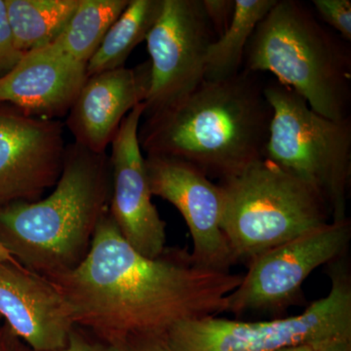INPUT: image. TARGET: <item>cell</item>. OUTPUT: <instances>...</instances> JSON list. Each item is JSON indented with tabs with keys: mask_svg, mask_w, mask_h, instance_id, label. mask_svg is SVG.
<instances>
[{
	"mask_svg": "<svg viewBox=\"0 0 351 351\" xmlns=\"http://www.w3.org/2000/svg\"><path fill=\"white\" fill-rule=\"evenodd\" d=\"M242 277L198 265L180 247L145 257L123 239L108 210L86 258L50 281L76 327L115 346L131 337L166 336L179 323L226 313Z\"/></svg>",
	"mask_w": 351,
	"mask_h": 351,
	"instance_id": "1",
	"label": "cell"
},
{
	"mask_svg": "<svg viewBox=\"0 0 351 351\" xmlns=\"http://www.w3.org/2000/svg\"><path fill=\"white\" fill-rule=\"evenodd\" d=\"M260 73L242 69L228 80H204L175 105L144 117L145 154L182 159L219 181L265 158L272 108Z\"/></svg>",
	"mask_w": 351,
	"mask_h": 351,
	"instance_id": "2",
	"label": "cell"
},
{
	"mask_svg": "<svg viewBox=\"0 0 351 351\" xmlns=\"http://www.w3.org/2000/svg\"><path fill=\"white\" fill-rule=\"evenodd\" d=\"M54 191L34 202L0 206V244L25 269L50 279L83 262L112 193L110 156L66 145Z\"/></svg>",
	"mask_w": 351,
	"mask_h": 351,
	"instance_id": "3",
	"label": "cell"
},
{
	"mask_svg": "<svg viewBox=\"0 0 351 351\" xmlns=\"http://www.w3.org/2000/svg\"><path fill=\"white\" fill-rule=\"evenodd\" d=\"M243 69L272 73L322 117H351L350 43L304 2L277 0L247 45Z\"/></svg>",
	"mask_w": 351,
	"mask_h": 351,
	"instance_id": "4",
	"label": "cell"
},
{
	"mask_svg": "<svg viewBox=\"0 0 351 351\" xmlns=\"http://www.w3.org/2000/svg\"><path fill=\"white\" fill-rule=\"evenodd\" d=\"M221 228L237 263L249 261L331 221L322 197L269 159L219 182Z\"/></svg>",
	"mask_w": 351,
	"mask_h": 351,
	"instance_id": "5",
	"label": "cell"
},
{
	"mask_svg": "<svg viewBox=\"0 0 351 351\" xmlns=\"http://www.w3.org/2000/svg\"><path fill=\"white\" fill-rule=\"evenodd\" d=\"M265 93L272 108L265 158L313 188L326 203L331 221L348 219L351 117H322L277 80L265 83Z\"/></svg>",
	"mask_w": 351,
	"mask_h": 351,
	"instance_id": "6",
	"label": "cell"
},
{
	"mask_svg": "<svg viewBox=\"0 0 351 351\" xmlns=\"http://www.w3.org/2000/svg\"><path fill=\"white\" fill-rule=\"evenodd\" d=\"M346 255L328 265L331 288L304 313L267 321L210 316L179 323L166 334L172 351H278L351 338V272Z\"/></svg>",
	"mask_w": 351,
	"mask_h": 351,
	"instance_id": "7",
	"label": "cell"
},
{
	"mask_svg": "<svg viewBox=\"0 0 351 351\" xmlns=\"http://www.w3.org/2000/svg\"><path fill=\"white\" fill-rule=\"evenodd\" d=\"M351 221H330L251 258L248 271L228 297L226 313H277L301 297L304 281L348 253Z\"/></svg>",
	"mask_w": 351,
	"mask_h": 351,
	"instance_id": "8",
	"label": "cell"
},
{
	"mask_svg": "<svg viewBox=\"0 0 351 351\" xmlns=\"http://www.w3.org/2000/svg\"><path fill=\"white\" fill-rule=\"evenodd\" d=\"M216 38L202 0H163L145 39L151 82L143 119L175 105L204 82L208 50Z\"/></svg>",
	"mask_w": 351,
	"mask_h": 351,
	"instance_id": "9",
	"label": "cell"
},
{
	"mask_svg": "<svg viewBox=\"0 0 351 351\" xmlns=\"http://www.w3.org/2000/svg\"><path fill=\"white\" fill-rule=\"evenodd\" d=\"M66 149L59 120L0 104V206L41 199L61 177Z\"/></svg>",
	"mask_w": 351,
	"mask_h": 351,
	"instance_id": "10",
	"label": "cell"
},
{
	"mask_svg": "<svg viewBox=\"0 0 351 351\" xmlns=\"http://www.w3.org/2000/svg\"><path fill=\"white\" fill-rule=\"evenodd\" d=\"M145 166L152 196L168 201L186 221L195 262L208 269L230 271L237 261L221 228V186L193 164L176 157L147 154Z\"/></svg>",
	"mask_w": 351,
	"mask_h": 351,
	"instance_id": "11",
	"label": "cell"
},
{
	"mask_svg": "<svg viewBox=\"0 0 351 351\" xmlns=\"http://www.w3.org/2000/svg\"><path fill=\"white\" fill-rule=\"evenodd\" d=\"M144 110L143 104L134 108L122 120L110 144L112 193L108 212L123 239L136 251L156 258L166 249V223L152 202L138 142Z\"/></svg>",
	"mask_w": 351,
	"mask_h": 351,
	"instance_id": "12",
	"label": "cell"
},
{
	"mask_svg": "<svg viewBox=\"0 0 351 351\" xmlns=\"http://www.w3.org/2000/svg\"><path fill=\"white\" fill-rule=\"evenodd\" d=\"M0 315L36 351H63L75 327L56 285L16 261L0 263Z\"/></svg>",
	"mask_w": 351,
	"mask_h": 351,
	"instance_id": "13",
	"label": "cell"
},
{
	"mask_svg": "<svg viewBox=\"0 0 351 351\" xmlns=\"http://www.w3.org/2000/svg\"><path fill=\"white\" fill-rule=\"evenodd\" d=\"M151 82L149 62L88 76L66 115L76 144L104 154L124 117L144 103Z\"/></svg>",
	"mask_w": 351,
	"mask_h": 351,
	"instance_id": "14",
	"label": "cell"
},
{
	"mask_svg": "<svg viewBox=\"0 0 351 351\" xmlns=\"http://www.w3.org/2000/svg\"><path fill=\"white\" fill-rule=\"evenodd\" d=\"M87 77L86 64L49 44L25 53L0 77V104L32 117L60 119L68 115Z\"/></svg>",
	"mask_w": 351,
	"mask_h": 351,
	"instance_id": "15",
	"label": "cell"
},
{
	"mask_svg": "<svg viewBox=\"0 0 351 351\" xmlns=\"http://www.w3.org/2000/svg\"><path fill=\"white\" fill-rule=\"evenodd\" d=\"M80 0H4L14 44L22 54L54 43Z\"/></svg>",
	"mask_w": 351,
	"mask_h": 351,
	"instance_id": "16",
	"label": "cell"
},
{
	"mask_svg": "<svg viewBox=\"0 0 351 351\" xmlns=\"http://www.w3.org/2000/svg\"><path fill=\"white\" fill-rule=\"evenodd\" d=\"M162 4L163 0H130L88 62L87 76L125 66L132 51L147 39Z\"/></svg>",
	"mask_w": 351,
	"mask_h": 351,
	"instance_id": "17",
	"label": "cell"
},
{
	"mask_svg": "<svg viewBox=\"0 0 351 351\" xmlns=\"http://www.w3.org/2000/svg\"><path fill=\"white\" fill-rule=\"evenodd\" d=\"M230 27L215 39L208 50L205 80L217 82L237 75L243 69L245 51L261 21L277 0H234Z\"/></svg>",
	"mask_w": 351,
	"mask_h": 351,
	"instance_id": "18",
	"label": "cell"
},
{
	"mask_svg": "<svg viewBox=\"0 0 351 351\" xmlns=\"http://www.w3.org/2000/svg\"><path fill=\"white\" fill-rule=\"evenodd\" d=\"M129 2L130 0H80L66 29L51 44L78 63L87 64Z\"/></svg>",
	"mask_w": 351,
	"mask_h": 351,
	"instance_id": "19",
	"label": "cell"
},
{
	"mask_svg": "<svg viewBox=\"0 0 351 351\" xmlns=\"http://www.w3.org/2000/svg\"><path fill=\"white\" fill-rule=\"evenodd\" d=\"M313 11L341 38L351 41L350 0H313Z\"/></svg>",
	"mask_w": 351,
	"mask_h": 351,
	"instance_id": "20",
	"label": "cell"
},
{
	"mask_svg": "<svg viewBox=\"0 0 351 351\" xmlns=\"http://www.w3.org/2000/svg\"><path fill=\"white\" fill-rule=\"evenodd\" d=\"M23 56L14 44L4 0H0V77L9 73Z\"/></svg>",
	"mask_w": 351,
	"mask_h": 351,
	"instance_id": "21",
	"label": "cell"
},
{
	"mask_svg": "<svg viewBox=\"0 0 351 351\" xmlns=\"http://www.w3.org/2000/svg\"><path fill=\"white\" fill-rule=\"evenodd\" d=\"M203 8L217 38L230 27L234 14V0H202Z\"/></svg>",
	"mask_w": 351,
	"mask_h": 351,
	"instance_id": "22",
	"label": "cell"
},
{
	"mask_svg": "<svg viewBox=\"0 0 351 351\" xmlns=\"http://www.w3.org/2000/svg\"><path fill=\"white\" fill-rule=\"evenodd\" d=\"M112 346L119 351H172L165 336L158 335L131 337Z\"/></svg>",
	"mask_w": 351,
	"mask_h": 351,
	"instance_id": "23",
	"label": "cell"
},
{
	"mask_svg": "<svg viewBox=\"0 0 351 351\" xmlns=\"http://www.w3.org/2000/svg\"><path fill=\"white\" fill-rule=\"evenodd\" d=\"M63 351H119L80 327L73 328Z\"/></svg>",
	"mask_w": 351,
	"mask_h": 351,
	"instance_id": "24",
	"label": "cell"
},
{
	"mask_svg": "<svg viewBox=\"0 0 351 351\" xmlns=\"http://www.w3.org/2000/svg\"><path fill=\"white\" fill-rule=\"evenodd\" d=\"M0 351H36L16 337L5 323L0 326Z\"/></svg>",
	"mask_w": 351,
	"mask_h": 351,
	"instance_id": "25",
	"label": "cell"
},
{
	"mask_svg": "<svg viewBox=\"0 0 351 351\" xmlns=\"http://www.w3.org/2000/svg\"><path fill=\"white\" fill-rule=\"evenodd\" d=\"M316 351H351V338L331 339L322 343Z\"/></svg>",
	"mask_w": 351,
	"mask_h": 351,
	"instance_id": "26",
	"label": "cell"
},
{
	"mask_svg": "<svg viewBox=\"0 0 351 351\" xmlns=\"http://www.w3.org/2000/svg\"><path fill=\"white\" fill-rule=\"evenodd\" d=\"M326 343V341H325ZM324 343H307V345H301L297 346H292V348H284V350H278V351H316L317 348H319L321 345Z\"/></svg>",
	"mask_w": 351,
	"mask_h": 351,
	"instance_id": "27",
	"label": "cell"
},
{
	"mask_svg": "<svg viewBox=\"0 0 351 351\" xmlns=\"http://www.w3.org/2000/svg\"><path fill=\"white\" fill-rule=\"evenodd\" d=\"M12 261L15 260L11 257V255L8 253V251H7L6 249L4 248L1 244H0V263L12 262Z\"/></svg>",
	"mask_w": 351,
	"mask_h": 351,
	"instance_id": "28",
	"label": "cell"
},
{
	"mask_svg": "<svg viewBox=\"0 0 351 351\" xmlns=\"http://www.w3.org/2000/svg\"><path fill=\"white\" fill-rule=\"evenodd\" d=\"M1 321H2V317H1V315H0V326H1Z\"/></svg>",
	"mask_w": 351,
	"mask_h": 351,
	"instance_id": "29",
	"label": "cell"
}]
</instances>
